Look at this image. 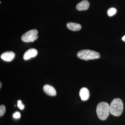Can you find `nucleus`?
<instances>
[{"label":"nucleus","instance_id":"f257e3e1","mask_svg":"<svg viewBox=\"0 0 125 125\" xmlns=\"http://www.w3.org/2000/svg\"><path fill=\"white\" fill-rule=\"evenodd\" d=\"M96 112L100 120H105L108 117L110 113V105L105 102L99 103L97 106Z\"/></svg>","mask_w":125,"mask_h":125},{"label":"nucleus","instance_id":"f03ea898","mask_svg":"<svg viewBox=\"0 0 125 125\" xmlns=\"http://www.w3.org/2000/svg\"><path fill=\"white\" fill-rule=\"evenodd\" d=\"M123 102L120 99L116 98L113 100L110 105V113L114 116L120 115L123 112Z\"/></svg>","mask_w":125,"mask_h":125},{"label":"nucleus","instance_id":"7ed1b4c3","mask_svg":"<svg viewBox=\"0 0 125 125\" xmlns=\"http://www.w3.org/2000/svg\"><path fill=\"white\" fill-rule=\"evenodd\" d=\"M77 56L81 60L87 61L89 60L99 59L100 55L98 52L89 49H84L77 53Z\"/></svg>","mask_w":125,"mask_h":125},{"label":"nucleus","instance_id":"20e7f679","mask_svg":"<svg viewBox=\"0 0 125 125\" xmlns=\"http://www.w3.org/2000/svg\"><path fill=\"white\" fill-rule=\"evenodd\" d=\"M38 31L37 30H31L23 34L21 40L24 42H33L38 38Z\"/></svg>","mask_w":125,"mask_h":125},{"label":"nucleus","instance_id":"39448f33","mask_svg":"<svg viewBox=\"0 0 125 125\" xmlns=\"http://www.w3.org/2000/svg\"><path fill=\"white\" fill-rule=\"evenodd\" d=\"M37 54L38 51L36 49L31 48L25 52L23 55V59L25 60H27L31 58L35 57Z\"/></svg>","mask_w":125,"mask_h":125},{"label":"nucleus","instance_id":"423d86ee","mask_svg":"<svg viewBox=\"0 0 125 125\" xmlns=\"http://www.w3.org/2000/svg\"><path fill=\"white\" fill-rule=\"evenodd\" d=\"M15 56V54L12 52H4L1 55V58L3 60L7 62H10L13 60Z\"/></svg>","mask_w":125,"mask_h":125},{"label":"nucleus","instance_id":"0eeeda50","mask_svg":"<svg viewBox=\"0 0 125 125\" xmlns=\"http://www.w3.org/2000/svg\"><path fill=\"white\" fill-rule=\"evenodd\" d=\"M43 89L45 93L49 96H54L56 94L55 89L51 85L46 84L43 86Z\"/></svg>","mask_w":125,"mask_h":125},{"label":"nucleus","instance_id":"6e6552de","mask_svg":"<svg viewBox=\"0 0 125 125\" xmlns=\"http://www.w3.org/2000/svg\"><path fill=\"white\" fill-rule=\"evenodd\" d=\"M79 95L82 101H87L89 97V91L88 89L85 87L82 88L80 91Z\"/></svg>","mask_w":125,"mask_h":125},{"label":"nucleus","instance_id":"1a4fd4ad","mask_svg":"<svg viewBox=\"0 0 125 125\" xmlns=\"http://www.w3.org/2000/svg\"><path fill=\"white\" fill-rule=\"evenodd\" d=\"M89 3L88 1L83 0L78 3L76 6V9L79 11L87 10L89 7Z\"/></svg>","mask_w":125,"mask_h":125},{"label":"nucleus","instance_id":"9d476101","mask_svg":"<svg viewBox=\"0 0 125 125\" xmlns=\"http://www.w3.org/2000/svg\"><path fill=\"white\" fill-rule=\"evenodd\" d=\"M67 27L69 29L74 31H79L81 28L80 24L73 22L67 23Z\"/></svg>","mask_w":125,"mask_h":125},{"label":"nucleus","instance_id":"9b49d317","mask_svg":"<svg viewBox=\"0 0 125 125\" xmlns=\"http://www.w3.org/2000/svg\"><path fill=\"white\" fill-rule=\"evenodd\" d=\"M116 11L117 10L115 8L113 7L110 8L107 11L108 15L109 16H113L116 13Z\"/></svg>","mask_w":125,"mask_h":125},{"label":"nucleus","instance_id":"f8f14e48","mask_svg":"<svg viewBox=\"0 0 125 125\" xmlns=\"http://www.w3.org/2000/svg\"><path fill=\"white\" fill-rule=\"evenodd\" d=\"M5 112V106L4 105H1L0 106V116H3Z\"/></svg>","mask_w":125,"mask_h":125},{"label":"nucleus","instance_id":"ddd939ff","mask_svg":"<svg viewBox=\"0 0 125 125\" xmlns=\"http://www.w3.org/2000/svg\"><path fill=\"white\" fill-rule=\"evenodd\" d=\"M18 106L21 110H23L24 108V105L22 104V102L20 100L18 101Z\"/></svg>","mask_w":125,"mask_h":125},{"label":"nucleus","instance_id":"4468645a","mask_svg":"<svg viewBox=\"0 0 125 125\" xmlns=\"http://www.w3.org/2000/svg\"><path fill=\"white\" fill-rule=\"evenodd\" d=\"M13 117L14 118H19L21 117V114L19 112H16L15 113H14L13 115Z\"/></svg>","mask_w":125,"mask_h":125},{"label":"nucleus","instance_id":"2eb2a0df","mask_svg":"<svg viewBox=\"0 0 125 125\" xmlns=\"http://www.w3.org/2000/svg\"><path fill=\"white\" fill-rule=\"evenodd\" d=\"M122 40H123V42H125V35L123 36V37L122 38Z\"/></svg>","mask_w":125,"mask_h":125},{"label":"nucleus","instance_id":"dca6fc26","mask_svg":"<svg viewBox=\"0 0 125 125\" xmlns=\"http://www.w3.org/2000/svg\"><path fill=\"white\" fill-rule=\"evenodd\" d=\"M0 88H1V85H2V84H1V82H0Z\"/></svg>","mask_w":125,"mask_h":125}]
</instances>
